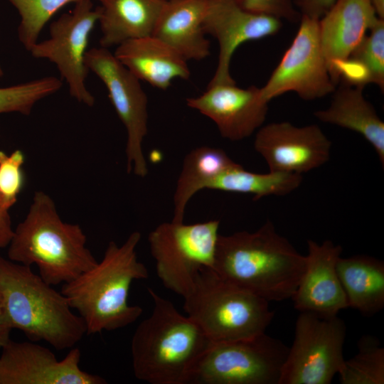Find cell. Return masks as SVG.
<instances>
[{
  "instance_id": "obj_1",
  "label": "cell",
  "mask_w": 384,
  "mask_h": 384,
  "mask_svg": "<svg viewBox=\"0 0 384 384\" xmlns=\"http://www.w3.org/2000/svg\"><path fill=\"white\" fill-rule=\"evenodd\" d=\"M305 268L306 256L269 220L254 232L218 235L213 270L269 302L292 299Z\"/></svg>"
},
{
  "instance_id": "obj_2",
  "label": "cell",
  "mask_w": 384,
  "mask_h": 384,
  "mask_svg": "<svg viewBox=\"0 0 384 384\" xmlns=\"http://www.w3.org/2000/svg\"><path fill=\"white\" fill-rule=\"evenodd\" d=\"M141 238L134 231L121 245L110 241L100 262L63 284L60 292L83 319L87 334L124 328L142 314L141 306L128 303L132 282L149 277L136 250Z\"/></svg>"
},
{
  "instance_id": "obj_3",
  "label": "cell",
  "mask_w": 384,
  "mask_h": 384,
  "mask_svg": "<svg viewBox=\"0 0 384 384\" xmlns=\"http://www.w3.org/2000/svg\"><path fill=\"white\" fill-rule=\"evenodd\" d=\"M78 224L63 221L51 197L36 191L25 218L14 230L8 259L36 265L50 285L69 282L97 263Z\"/></svg>"
},
{
  "instance_id": "obj_4",
  "label": "cell",
  "mask_w": 384,
  "mask_h": 384,
  "mask_svg": "<svg viewBox=\"0 0 384 384\" xmlns=\"http://www.w3.org/2000/svg\"><path fill=\"white\" fill-rule=\"evenodd\" d=\"M0 297L11 329L57 350L72 348L87 334L82 317L65 297L30 266L0 256Z\"/></svg>"
},
{
  "instance_id": "obj_5",
  "label": "cell",
  "mask_w": 384,
  "mask_h": 384,
  "mask_svg": "<svg viewBox=\"0 0 384 384\" xmlns=\"http://www.w3.org/2000/svg\"><path fill=\"white\" fill-rule=\"evenodd\" d=\"M154 308L131 341L134 376L151 384H184L191 365L210 341L173 303L148 288Z\"/></svg>"
},
{
  "instance_id": "obj_6",
  "label": "cell",
  "mask_w": 384,
  "mask_h": 384,
  "mask_svg": "<svg viewBox=\"0 0 384 384\" xmlns=\"http://www.w3.org/2000/svg\"><path fill=\"white\" fill-rule=\"evenodd\" d=\"M187 316L210 341L247 338L265 333L274 313L270 302L203 267L183 298Z\"/></svg>"
},
{
  "instance_id": "obj_7",
  "label": "cell",
  "mask_w": 384,
  "mask_h": 384,
  "mask_svg": "<svg viewBox=\"0 0 384 384\" xmlns=\"http://www.w3.org/2000/svg\"><path fill=\"white\" fill-rule=\"evenodd\" d=\"M289 346L265 332L210 341L189 368L184 384H279Z\"/></svg>"
},
{
  "instance_id": "obj_8",
  "label": "cell",
  "mask_w": 384,
  "mask_h": 384,
  "mask_svg": "<svg viewBox=\"0 0 384 384\" xmlns=\"http://www.w3.org/2000/svg\"><path fill=\"white\" fill-rule=\"evenodd\" d=\"M219 225L217 220L193 224L171 220L149 233L156 274L166 289L184 298L198 271L213 269Z\"/></svg>"
},
{
  "instance_id": "obj_9",
  "label": "cell",
  "mask_w": 384,
  "mask_h": 384,
  "mask_svg": "<svg viewBox=\"0 0 384 384\" xmlns=\"http://www.w3.org/2000/svg\"><path fill=\"white\" fill-rule=\"evenodd\" d=\"M344 321L300 312L279 384H329L343 362Z\"/></svg>"
},
{
  "instance_id": "obj_10",
  "label": "cell",
  "mask_w": 384,
  "mask_h": 384,
  "mask_svg": "<svg viewBox=\"0 0 384 384\" xmlns=\"http://www.w3.org/2000/svg\"><path fill=\"white\" fill-rule=\"evenodd\" d=\"M85 63L104 83L110 101L124 125L127 171L139 177L148 174L142 143L148 131V100L140 80L123 65L108 48L87 50Z\"/></svg>"
},
{
  "instance_id": "obj_11",
  "label": "cell",
  "mask_w": 384,
  "mask_h": 384,
  "mask_svg": "<svg viewBox=\"0 0 384 384\" xmlns=\"http://www.w3.org/2000/svg\"><path fill=\"white\" fill-rule=\"evenodd\" d=\"M100 16V6L94 9L92 0H80L72 11L51 23L48 39L36 42L28 50L33 58L55 64L68 83L70 96L89 107L94 105L95 100L85 85L89 70L85 56L90 33Z\"/></svg>"
},
{
  "instance_id": "obj_12",
  "label": "cell",
  "mask_w": 384,
  "mask_h": 384,
  "mask_svg": "<svg viewBox=\"0 0 384 384\" xmlns=\"http://www.w3.org/2000/svg\"><path fill=\"white\" fill-rule=\"evenodd\" d=\"M299 23L291 45L260 87L262 97L268 102L290 91L304 100H314L332 94L336 89L321 48L319 19L302 16Z\"/></svg>"
},
{
  "instance_id": "obj_13",
  "label": "cell",
  "mask_w": 384,
  "mask_h": 384,
  "mask_svg": "<svg viewBox=\"0 0 384 384\" xmlns=\"http://www.w3.org/2000/svg\"><path fill=\"white\" fill-rule=\"evenodd\" d=\"M0 384H105L100 375L82 370L81 352L72 348L58 361L48 348L9 339L1 348Z\"/></svg>"
},
{
  "instance_id": "obj_14",
  "label": "cell",
  "mask_w": 384,
  "mask_h": 384,
  "mask_svg": "<svg viewBox=\"0 0 384 384\" xmlns=\"http://www.w3.org/2000/svg\"><path fill=\"white\" fill-rule=\"evenodd\" d=\"M254 148L270 171L302 175L329 160L331 142L316 124L297 127L279 122L257 129Z\"/></svg>"
},
{
  "instance_id": "obj_15",
  "label": "cell",
  "mask_w": 384,
  "mask_h": 384,
  "mask_svg": "<svg viewBox=\"0 0 384 384\" xmlns=\"http://www.w3.org/2000/svg\"><path fill=\"white\" fill-rule=\"evenodd\" d=\"M282 26V20L247 11L238 0H208L203 29L219 45L217 68L208 84H235L230 65L237 48L247 41L274 36Z\"/></svg>"
},
{
  "instance_id": "obj_16",
  "label": "cell",
  "mask_w": 384,
  "mask_h": 384,
  "mask_svg": "<svg viewBox=\"0 0 384 384\" xmlns=\"http://www.w3.org/2000/svg\"><path fill=\"white\" fill-rule=\"evenodd\" d=\"M186 103L210 118L223 137L240 141L263 125L269 102L262 97L260 87L241 88L235 83L208 84L202 95L186 99Z\"/></svg>"
},
{
  "instance_id": "obj_17",
  "label": "cell",
  "mask_w": 384,
  "mask_h": 384,
  "mask_svg": "<svg viewBox=\"0 0 384 384\" xmlns=\"http://www.w3.org/2000/svg\"><path fill=\"white\" fill-rule=\"evenodd\" d=\"M306 268L292 299L300 312H311L324 317L337 316L348 308L336 265L342 247L326 240L321 244L307 240Z\"/></svg>"
},
{
  "instance_id": "obj_18",
  "label": "cell",
  "mask_w": 384,
  "mask_h": 384,
  "mask_svg": "<svg viewBox=\"0 0 384 384\" xmlns=\"http://www.w3.org/2000/svg\"><path fill=\"white\" fill-rule=\"evenodd\" d=\"M379 18L371 0H336L319 20L329 73L336 63L351 55Z\"/></svg>"
},
{
  "instance_id": "obj_19",
  "label": "cell",
  "mask_w": 384,
  "mask_h": 384,
  "mask_svg": "<svg viewBox=\"0 0 384 384\" xmlns=\"http://www.w3.org/2000/svg\"><path fill=\"white\" fill-rule=\"evenodd\" d=\"M114 55L137 79L160 90H166L174 79L190 77L187 60L154 36L126 41Z\"/></svg>"
},
{
  "instance_id": "obj_20",
  "label": "cell",
  "mask_w": 384,
  "mask_h": 384,
  "mask_svg": "<svg viewBox=\"0 0 384 384\" xmlns=\"http://www.w3.org/2000/svg\"><path fill=\"white\" fill-rule=\"evenodd\" d=\"M208 0L166 1L159 16L154 36L161 39L186 60H201L210 54L203 21Z\"/></svg>"
},
{
  "instance_id": "obj_21",
  "label": "cell",
  "mask_w": 384,
  "mask_h": 384,
  "mask_svg": "<svg viewBox=\"0 0 384 384\" xmlns=\"http://www.w3.org/2000/svg\"><path fill=\"white\" fill-rule=\"evenodd\" d=\"M362 87L341 83L334 91L329 107L316 110L319 121L354 131L361 134L375 151L384 165V122L373 105L368 101Z\"/></svg>"
},
{
  "instance_id": "obj_22",
  "label": "cell",
  "mask_w": 384,
  "mask_h": 384,
  "mask_svg": "<svg viewBox=\"0 0 384 384\" xmlns=\"http://www.w3.org/2000/svg\"><path fill=\"white\" fill-rule=\"evenodd\" d=\"M100 2V44L108 48L128 40L152 36L166 1L102 0Z\"/></svg>"
},
{
  "instance_id": "obj_23",
  "label": "cell",
  "mask_w": 384,
  "mask_h": 384,
  "mask_svg": "<svg viewBox=\"0 0 384 384\" xmlns=\"http://www.w3.org/2000/svg\"><path fill=\"white\" fill-rule=\"evenodd\" d=\"M336 270L348 307L368 316L383 309V261L365 255L341 256Z\"/></svg>"
},
{
  "instance_id": "obj_24",
  "label": "cell",
  "mask_w": 384,
  "mask_h": 384,
  "mask_svg": "<svg viewBox=\"0 0 384 384\" xmlns=\"http://www.w3.org/2000/svg\"><path fill=\"white\" fill-rule=\"evenodd\" d=\"M236 164L223 149L208 146L197 147L184 159L174 195L172 221L183 222L190 199L219 174Z\"/></svg>"
},
{
  "instance_id": "obj_25",
  "label": "cell",
  "mask_w": 384,
  "mask_h": 384,
  "mask_svg": "<svg viewBox=\"0 0 384 384\" xmlns=\"http://www.w3.org/2000/svg\"><path fill=\"white\" fill-rule=\"evenodd\" d=\"M302 175L270 171L257 174L245 170L236 163L219 174L208 189L247 193L257 201L268 196H284L296 190L302 183Z\"/></svg>"
},
{
  "instance_id": "obj_26",
  "label": "cell",
  "mask_w": 384,
  "mask_h": 384,
  "mask_svg": "<svg viewBox=\"0 0 384 384\" xmlns=\"http://www.w3.org/2000/svg\"><path fill=\"white\" fill-rule=\"evenodd\" d=\"M342 384H383L384 348L378 338L363 335L358 341L357 353L338 373Z\"/></svg>"
},
{
  "instance_id": "obj_27",
  "label": "cell",
  "mask_w": 384,
  "mask_h": 384,
  "mask_svg": "<svg viewBox=\"0 0 384 384\" xmlns=\"http://www.w3.org/2000/svg\"><path fill=\"white\" fill-rule=\"evenodd\" d=\"M62 85L63 82L59 78L47 76L0 87V114L18 112L29 115L38 101L55 93Z\"/></svg>"
},
{
  "instance_id": "obj_28",
  "label": "cell",
  "mask_w": 384,
  "mask_h": 384,
  "mask_svg": "<svg viewBox=\"0 0 384 384\" xmlns=\"http://www.w3.org/2000/svg\"><path fill=\"white\" fill-rule=\"evenodd\" d=\"M18 11L21 21L18 40L26 50L38 42V36L51 17L64 6L80 0H8ZM101 1L102 0H97Z\"/></svg>"
},
{
  "instance_id": "obj_29",
  "label": "cell",
  "mask_w": 384,
  "mask_h": 384,
  "mask_svg": "<svg viewBox=\"0 0 384 384\" xmlns=\"http://www.w3.org/2000/svg\"><path fill=\"white\" fill-rule=\"evenodd\" d=\"M349 57L364 64L370 72L371 83L384 90V19L379 18Z\"/></svg>"
},
{
  "instance_id": "obj_30",
  "label": "cell",
  "mask_w": 384,
  "mask_h": 384,
  "mask_svg": "<svg viewBox=\"0 0 384 384\" xmlns=\"http://www.w3.org/2000/svg\"><path fill=\"white\" fill-rule=\"evenodd\" d=\"M25 156L20 149L10 154L0 150V210L9 213L16 203L25 183Z\"/></svg>"
},
{
  "instance_id": "obj_31",
  "label": "cell",
  "mask_w": 384,
  "mask_h": 384,
  "mask_svg": "<svg viewBox=\"0 0 384 384\" xmlns=\"http://www.w3.org/2000/svg\"><path fill=\"white\" fill-rule=\"evenodd\" d=\"M244 9L273 16L292 23L300 21L302 15L292 0H238Z\"/></svg>"
},
{
  "instance_id": "obj_32",
  "label": "cell",
  "mask_w": 384,
  "mask_h": 384,
  "mask_svg": "<svg viewBox=\"0 0 384 384\" xmlns=\"http://www.w3.org/2000/svg\"><path fill=\"white\" fill-rule=\"evenodd\" d=\"M302 16L320 19L331 9L336 0H292Z\"/></svg>"
},
{
  "instance_id": "obj_33",
  "label": "cell",
  "mask_w": 384,
  "mask_h": 384,
  "mask_svg": "<svg viewBox=\"0 0 384 384\" xmlns=\"http://www.w3.org/2000/svg\"><path fill=\"white\" fill-rule=\"evenodd\" d=\"M13 234L9 213H4L0 210V248L8 246Z\"/></svg>"
},
{
  "instance_id": "obj_34",
  "label": "cell",
  "mask_w": 384,
  "mask_h": 384,
  "mask_svg": "<svg viewBox=\"0 0 384 384\" xmlns=\"http://www.w3.org/2000/svg\"><path fill=\"white\" fill-rule=\"evenodd\" d=\"M11 330L5 316L0 297V349L10 339Z\"/></svg>"
},
{
  "instance_id": "obj_35",
  "label": "cell",
  "mask_w": 384,
  "mask_h": 384,
  "mask_svg": "<svg viewBox=\"0 0 384 384\" xmlns=\"http://www.w3.org/2000/svg\"><path fill=\"white\" fill-rule=\"evenodd\" d=\"M371 2L378 18L384 19V0H371Z\"/></svg>"
},
{
  "instance_id": "obj_36",
  "label": "cell",
  "mask_w": 384,
  "mask_h": 384,
  "mask_svg": "<svg viewBox=\"0 0 384 384\" xmlns=\"http://www.w3.org/2000/svg\"><path fill=\"white\" fill-rule=\"evenodd\" d=\"M4 75V72H3V70L0 65V78H1L2 76Z\"/></svg>"
},
{
  "instance_id": "obj_37",
  "label": "cell",
  "mask_w": 384,
  "mask_h": 384,
  "mask_svg": "<svg viewBox=\"0 0 384 384\" xmlns=\"http://www.w3.org/2000/svg\"><path fill=\"white\" fill-rule=\"evenodd\" d=\"M164 1H173V0H163Z\"/></svg>"
}]
</instances>
